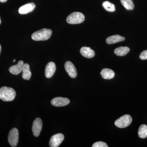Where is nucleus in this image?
Wrapping results in <instances>:
<instances>
[{"instance_id": "21", "label": "nucleus", "mask_w": 147, "mask_h": 147, "mask_svg": "<svg viewBox=\"0 0 147 147\" xmlns=\"http://www.w3.org/2000/svg\"><path fill=\"white\" fill-rule=\"evenodd\" d=\"M92 147H108V146L105 142H96L92 146Z\"/></svg>"}, {"instance_id": "10", "label": "nucleus", "mask_w": 147, "mask_h": 147, "mask_svg": "<svg viewBox=\"0 0 147 147\" xmlns=\"http://www.w3.org/2000/svg\"><path fill=\"white\" fill-rule=\"evenodd\" d=\"M56 69V65L54 62H50L47 63L45 68V77L47 78H51L55 74Z\"/></svg>"}, {"instance_id": "19", "label": "nucleus", "mask_w": 147, "mask_h": 147, "mask_svg": "<svg viewBox=\"0 0 147 147\" xmlns=\"http://www.w3.org/2000/svg\"><path fill=\"white\" fill-rule=\"evenodd\" d=\"M121 3L127 10H133L134 8V4L132 0H121Z\"/></svg>"}, {"instance_id": "4", "label": "nucleus", "mask_w": 147, "mask_h": 147, "mask_svg": "<svg viewBox=\"0 0 147 147\" xmlns=\"http://www.w3.org/2000/svg\"><path fill=\"white\" fill-rule=\"evenodd\" d=\"M132 118L129 115H126L122 116L115 121V125L119 128H125L131 124Z\"/></svg>"}, {"instance_id": "5", "label": "nucleus", "mask_w": 147, "mask_h": 147, "mask_svg": "<svg viewBox=\"0 0 147 147\" xmlns=\"http://www.w3.org/2000/svg\"><path fill=\"white\" fill-rule=\"evenodd\" d=\"M19 140V133L18 129L16 128L12 129L9 131L8 134L9 143L11 147H15L17 146Z\"/></svg>"}, {"instance_id": "12", "label": "nucleus", "mask_w": 147, "mask_h": 147, "mask_svg": "<svg viewBox=\"0 0 147 147\" xmlns=\"http://www.w3.org/2000/svg\"><path fill=\"white\" fill-rule=\"evenodd\" d=\"M24 64V62L23 61H19L16 65L12 66L9 67V72L14 75L19 74L22 71Z\"/></svg>"}, {"instance_id": "25", "label": "nucleus", "mask_w": 147, "mask_h": 147, "mask_svg": "<svg viewBox=\"0 0 147 147\" xmlns=\"http://www.w3.org/2000/svg\"><path fill=\"white\" fill-rule=\"evenodd\" d=\"M15 61H16V60H15V59L13 60V62H15Z\"/></svg>"}, {"instance_id": "24", "label": "nucleus", "mask_w": 147, "mask_h": 147, "mask_svg": "<svg viewBox=\"0 0 147 147\" xmlns=\"http://www.w3.org/2000/svg\"><path fill=\"white\" fill-rule=\"evenodd\" d=\"M1 45H0V53H1Z\"/></svg>"}, {"instance_id": "11", "label": "nucleus", "mask_w": 147, "mask_h": 147, "mask_svg": "<svg viewBox=\"0 0 147 147\" xmlns=\"http://www.w3.org/2000/svg\"><path fill=\"white\" fill-rule=\"evenodd\" d=\"M36 5L34 3H30L22 6L18 9V12L21 14H27L32 12L35 8Z\"/></svg>"}, {"instance_id": "9", "label": "nucleus", "mask_w": 147, "mask_h": 147, "mask_svg": "<svg viewBox=\"0 0 147 147\" xmlns=\"http://www.w3.org/2000/svg\"><path fill=\"white\" fill-rule=\"evenodd\" d=\"M65 69L69 76L72 78H76L77 75V71L75 66L69 61L66 62L65 64Z\"/></svg>"}, {"instance_id": "22", "label": "nucleus", "mask_w": 147, "mask_h": 147, "mask_svg": "<svg viewBox=\"0 0 147 147\" xmlns=\"http://www.w3.org/2000/svg\"><path fill=\"white\" fill-rule=\"evenodd\" d=\"M139 58L143 60L147 59V50H144L141 53L139 56Z\"/></svg>"}, {"instance_id": "3", "label": "nucleus", "mask_w": 147, "mask_h": 147, "mask_svg": "<svg viewBox=\"0 0 147 147\" xmlns=\"http://www.w3.org/2000/svg\"><path fill=\"white\" fill-rule=\"evenodd\" d=\"M85 20V16L80 12H74L67 16L66 21L70 24H78L83 23Z\"/></svg>"}, {"instance_id": "23", "label": "nucleus", "mask_w": 147, "mask_h": 147, "mask_svg": "<svg viewBox=\"0 0 147 147\" xmlns=\"http://www.w3.org/2000/svg\"><path fill=\"white\" fill-rule=\"evenodd\" d=\"M7 0H0V2L1 3H5L7 1Z\"/></svg>"}, {"instance_id": "8", "label": "nucleus", "mask_w": 147, "mask_h": 147, "mask_svg": "<svg viewBox=\"0 0 147 147\" xmlns=\"http://www.w3.org/2000/svg\"><path fill=\"white\" fill-rule=\"evenodd\" d=\"M70 102V100L66 98L61 97H55L52 99L51 104L55 107H63L68 105Z\"/></svg>"}, {"instance_id": "6", "label": "nucleus", "mask_w": 147, "mask_h": 147, "mask_svg": "<svg viewBox=\"0 0 147 147\" xmlns=\"http://www.w3.org/2000/svg\"><path fill=\"white\" fill-rule=\"evenodd\" d=\"M64 139L63 134L59 133L55 134L50 138L49 145L50 147H57L61 144Z\"/></svg>"}, {"instance_id": "17", "label": "nucleus", "mask_w": 147, "mask_h": 147, "mask_svg": "<svg viewBox=\"0 0 147 147\" xmlns=\"http://www.w3.org/2000/svg\"><path fill=\"white\" fill-rule=\"evenodd\" d=\"M129 51V48L128 47L121 46L115 49L114 53L117 56L122 57L126 55Z\"/></svg>"}, {"instance_id": "16", "label": "nucleus", "mask_w": 147, "mask_h": 147, "mask_svg": "<svg viewBox=\"0 0 147 147\" xmlns=\"http://www.w3.org/2000/svg\"><path fill=\"white\" fill-rule=\"evenodd\" d=\"M22 78L25 80H29L30 79L32 73L30 70V66L28 63L24 64L22 69Z\"/></svg>"}, {"instance_id": "14", "label": "nucleus", "mask_w": 147, "mask_h": 147, "mask_svg": "<svg viewBox=\"0 0 147 147\" xmlns=\"http://www.w3.org/2000/svg\"><path fill=\"white\" fill-rule=\"evenodd\" d=\"M125 38L119 35H115L108 37L106 40V42L108 44H113L117 42L124 41Z\"/></svg>"}, {"instance_id": "18", "label": "nucleus", "mask_w": 147, "mask_h": 147, "mask_svg": "<svg viewBox=\"0 0 147 147\" xmlns=\"http://www.w3.org/2000/svg\"><path fill=\"white\" fill-rule=\"evenodd\" d=\"M138 135L142 139H145L147 137V126L146 125H142L138 130Z\"/></svg>"}, {"instance_id": "7", "label": "nucleus", "mask_w": 147, "mask_h": 147, "mask_svg": "<svg viewBox=\"0 0 147 147\" xmlns=\"http://www.w3.org/2000/svg\"><path fill=\"white\" fill-rule=\"evenodd\" d=\"M42 121L39 118H37L34 121L32 127V130L35 137H37L39 136L42 130Z\"/></svg>"}, {"instance_id": "1", "label": "nucleus", "mask_w": 147, "mask_h": 147, "mask_svg": "<svg viewBox=\"0 0 147 147\" xmlns=\"http://www.w3.org/2000/svg\"><path fill=\"white\" fill-rule=\"evenodd\" d=\"M16 93L12 88L3 86L0 88V99L4 101H11L14 100Z\"/></svg>"}, {"instance_id": "15", "label": "nucleus", "mask_w": 147, "mask_h": 147, "mask_svg": "<svg viewBox=\"0 0 147 147\" xmlns=\"http://www.w3.org/2000/svg\"><path fill=\"white\" fill-rule=\"evenodd\" d=\"M101 76L105 79H113L115 76V72L110 69H103L100 72Z\"/></svg>"}, {"instance_id": "26", "label": "nucleus", "mask_w": 147, "mask_h": 147, "mask_svg": "<svg viewBox=\"0 0 147 147\" xmlns=\"http://www.w3.org/2000/svg\"><path fill=\"white\" fill-rule=\"evenodd\" d=\"M1 18H0V25H1Z\"/></svg>"}, {"instance_id": "20", "label": "nucleus", "mask_w": 147, "mask_h": 147, "mask_svg": "<svg viewBox=\"0 0 147 147\" xmlns=\"http://www.w3.org/2000/svg\"><path fill=\"white\" fill-rule=\"evenodd\" d=\"M102 6L105 10L110 12H114L115 11V6L112 3L108 1L104 2L102 4Z\"/></svg>"}, {"instance_id": "13", "label": "nucleus", "mask_w": 147, "mask_h": 147, "mask_svg": "<svg viewBox=\"0 0 147 147\" xmlns=\"http://www.w3.org/2000/svg\"><path fill=\"white\" fill-rule=\"evenodd\" d=\"M80 53L83 57L89 59L93 57L95 55L94 51L90 47H82L80 50Z\"/></svg>"}, {"instance_id": "2", "label": "nucleus", "mask_w": 147, "mask_h": 147, "mask_svg": "<svg viewBox=\"0 0 147 147\" xmlns=\"http://www.w3.org/2000/svg\"><path fill=\"white\" fill-rule=\"evenodd\" d=\"M52 34V30L42 29L33 33L32 35V38L35 41L46 40L50 38Z\"/></svg>"}]
</instances>
